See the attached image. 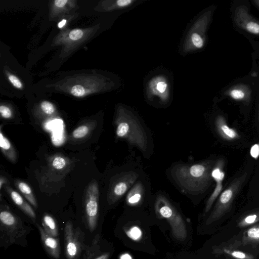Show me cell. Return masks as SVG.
<instances>
[{
	"label": "cell",
	"instance_id": "52a82bcc",
	"mask_svg": "<svg viewBox=\"0 0 259 259\" xmlns=\"http://www.w3.org/2000/svg\"><path fill=\"white\" fill-rule=\"evenodd\" d=\"M84 207L88 227L91 231L97 226L99 208V188L96 181L91 182L87 186L85 193Z\"/></svg>",
	"mask_w": 259,
	"mask_h": 259
},
{
	"label": "cell",
	"instance_id": "e0dca14e",
	"mask_svg": "<svg viewBox=\"0 0 259 259\" xmlns=\"http://www.w3.org/2000/svg\"><path fill=\"white\" fill-rule=\"evenodd\" d=\"M212 253L215 255H224L233 259H255L252 254L237 249L230 248L221 244L212 247Z\"/></svg>",
	"mask_w": 259,
	"mask_h": 259
},
{
	"label": "cell",
	"instance_id": "4fadbf2b",
	"mask_svg": "<svg viewBox=\"0 0 259 259\" xmlns=\"http://www.w3.org/2000/svg\"><path fill=\"white\" fill-rule=\"evenodd\" d=\"M215 126L218 134L225 140L234 141L240 138L237 131L228 126L226 119L221 115L216 117Z\"/></svg>",
	"mask_w": 259,
	"mask_h": 259
},
{
	"label": "cell",
	"instance_id": "5b68a950",
	"mask_svg": "<svg viewBox=\"0 0 259 259\" xmlns=\"http://www.w3.org/2000/svg\"><path fill=\"white\" fill-rule=\"evenodd\" d=\"M155 209L159 218L164 219L168 222L175 239L181 241L186 239L188 233L186 223L167 198L162 195H158L155 202Z\"/></svg>",
	"mask_w": 259,
	"mask_h": 259
},
{
	"label": "cell",
	"instance_id": "e575fe53",
	"mask_svg": "<svg viewBox=\"0 0 259 259\" xmlns=\"http://www.w3.org/2000/svg\"><path fill=\"white\" fill-rule=\"evenodd\" d=\"M66 22V19L62 20L61 22H60L58 23V27L60 28L63 27L65 25Z\"/></svg>",
	"mask_w": 259,
	"mask_h": 259
},
{
	"label": "cell",
	"instance_id": "3957f363",
	"mask_svg": "<svg viewBox=\"0 0 259 259\" xmlns=\"http://www.w3.org/2000/svg\"><path fill=\"white\" fill-rule=\"evenodd\" d=\"M212 9L200 14L190 25L183 42L181 44V53L185 55L200 50L204 47L206 32L212 16Z\"/></svg>",
	"mask_w": 259,
	"mask_h": 259
},
{
	"label": "cell",
	"instance_id": "836d02e7",
	"mask_svg": "<svg viewBox=\"0 0 259 259\" xmlns=\"http://www.w3.org/2000/svg\"><path fill=\"white\" fill-rule=\"evenodd\" d=\"M109 255V253L107 252L102 254L101 255L98 256L95 259H108Z\"/></svg>",
	"mask_w": 259,
	"mask_h": 259
},
{
	"label": "cell",
	"instance_id": "ac0fdd59",
	"mask_svg": "<svg viewBox=\"0 0 259 259\" xmlns=\"http://www.w3.org/2000/svg\"><path fill=\"white\" fill-rule=\"evenodd\" d=\"M6 190L15 204L28 216L34 220L36 215L33 209L23 197L18 192L8 186H6Z\"/></svg>",
	"mask_w": 259,
	"mask_h": 259
},
{
	"label": "cell",
	"instance_id": "484cf974",
	"mask_svg": "<svg viewBox=\"0 0 259 259\" xmlns=\"http://www.w3.org/2000/svg\"><path fill=\"white\" fill-rule=\"evenodd\" d=\"M40 108L42 111L47 115H51L55 112L54 105L51 103L47 101L41 103Z\"/></svg>",
	"mask_w": 259,
	"mask_h": 259
},
{
	"label": "cell",
	"instance_id": "1f68e13d",
	"mask_svg": "<svg viewBox=\"0 0 259 259\" xmlns=\"http://www.w3.org/2000/svg\"><path fill=\"white\" fill-rule=\"evenodd\" d=\"M67 2V0H56L55 5L58 7H62L65 6Z\"/></svg>",
	"mask_w": 259,
	"mask_h": 259
},
{
	"label": "cell",
	"instance_id": "d6986e66",
	"mask_svg": "<svg viewBox=\"0 0 259 259\" xmlns=\"http://www.w3.org/2000/svg\"><path fill=\"white\" fill-rule=\"evenodd\" d=\"M144 186L141 182L135 184L128 191L126 201L128 205H136L140 202L144 196Z\"/></svg>",
	"mask_w": 259,
	"mask_h": 259
},
{
	"label": "cell",
	"instance_id": "7a4b0ae2",
	"mask_svg": "<svg viewBox=\"0 0 259 259\" xmlns=\"http://www.w3.org/2000/svg\"><path fill=\"white\" fill-rule=\"evenodd\" d=\"M116 135L138 147L143 152L148 149V136L140 120L127 106H120L115 121Z\"/></svg>",
	"mask_w": 259,
	"mask_h": 259
},
{
	"label": "cell",
	"instance_id": "6da1fadb",
	"mask_svg": "<svg viewBox=\"0 0 259 259\" xmlns=\"http://www.w3.org/2000/svg\"><path fill=\"white\" fill-rule=\"evenodd\" d=\"M214 163L210 160L192 164H178L171 169V177L185 192L201 194L211 184V171Z\"/></svg>",
	"mask_w": 259,
	"mask_h": 259
},
{
	"label": "cell",
	"instance_id": "9c48e42d",
	"mask_svg": "<svg viewBox=\"0 0 259 259\" xmlns=\"http://www.w3.org/2000/svg\"><path fill=\"white\" fill-rule=\"evenodd\" d=\"M139 175L134 171L126 172L119 177L109 189L107 197L109 203L114 204L123 196L134 185Z\"/></svg>",
	"mask_w": 259,
	"mask_h": 259
},
{
	"label": "cell",
	"instance_id": "4dcf8cb0",
	"mask_svg": "<svg viewBox=\"0 0 259 259\" xmlns=\"http://www.w3.org/2000/svg\"><path fill=\"white\" fill-rule=\"evenodd\" d=\"M250 154L254 159H257L259 156V143L254 144L250 148Z\"/></svg>",
	"mask_w": 259,
	"mask_h": 259
},
{
	"label": "cell",
	"instance_id": "f546056e",
	"mask_svg": "<svg viewBox=\"0 0 259 259\" xmlns=\"http://www.w3.org/2000/svg\"><path fill=\"white\" fill-rule=\"evenodd\" d=\"M8 78L11 83L16 88L21 89L22 87L21 82L16 76L10 75Z\"/></svg>",
	"mask_w": 259,
	"mask_h": 259
},
{
	"label": "cell",
	"instance_id": "cb8c5ba5",
	"mask_svg": "<svg viewBox=\"0 0 259 259\" xmlns=\"http://www.w3.org/2000/svg\"><path fill=\"white\" fill-rule=\"evenodd\" d=\"M91 126L87 124L79 125L72 132L71 137L76 140H79L87 136L91 131Z\"/></svg>",
	"mask_w": 259,
	"mask_h": 259
},
{
	"label": "cell",
	"instance_id": "83f0119b",
	"mask_svg": "<svg viewBox=\"0 0 259 259\" xmlns=\"http://www.w3.org/2000/svg\"><path fill=\"white\" fill-rule=\"evenodd\" d=\"M0 113L1 116L5 119L10 118L12 116V112L11 109L5 105H1Z\"/></svg>",
	"mask_w": 259,
	"mask_h": 259
},
{
	"label": "cell",
	"instance_id": "8fae6325",
	"mask_svg": "<svg viewBox=\"0 0 259 259\" xmlns=\"http://www.w3.org/2000/svg\"><path fill=\"white\" fill-rule=\"evenodd\" d=\"M244 6L237 7L235 10L234 22L240 28L259 36V21L251 16Z\"/></svg>",
	"mask_w": 259,
	"mask_h": 259
},
{
	"label": "cell",
	"instance_id": "7c38bea8",
	"mask_svg": "<svg viewBox=\"0 0 259 259\" xmlns=\"http://www.w3.org/2000/svg\"><path fill=\"white\" fill-rule=\"evenodd\" d=\"M65 239V248L66 256L68 259H73L77 255L79 243L74 234L72 225L68 222L64 230Z\"/></svg>",
	"mask_w": 259,
	"mask_h": 259
},
{
	"label": "cell",
	"instance_id": "277c9868",
	"mask_svg": "<svg viewBox=\"0 0 259 259\" xmlns=\"http://www.w3.org/2000/svg\"><path fill=\"white\" fill-rule=\"evenodd\" d=\"M145 89L148 100L167 104L172 96L171 77L163 70L155 71L147 77Z\"/></svg>",
	"mask_w": 259,
	"mask_h": 259
},
{
	"label": "cell",
	"instance_id": "d590c367",
	"mask_svg": "<svg viewBox=\"0 0 259 259\" xmlns=\"http://www.w3.org/2000/svg\"><path fill=\"white\" fill-rule=\"evenodd\" d=\"M253 2L259 8V0L253 1Z\"/></svg>",
	"mask_w": 259,
	"mask_h": 259
},
{
	"label": "cell",
	"instance_id": "7402d4cb",
	"mask_svg": "<svg viewBox=\"0 0 259 259\" xmlns=\"http://www.w3.org/2000/svg\"><path fill=\"white\" fill-rule=\"evenodd\" d=\"M15 185L27 201L35 208L37 207V201L28 184L22 181L15 182Z\"/></svg>",
	"mask_w": 259,
	"mask_h": 259
},
{
	"label": "cell",
	"instance_id": "d6a6232c",
	"mask_svg": "<svg viewBox=\"0 0 259 259\" xmlns=\"http://www.w3.org/2000/svg\"><path fill=\"white\" fill-rule=\"evenodd\" d=\"M8 183H9V181H8L7 179L6 178L1 176L0 178V189H2V186L3 184Z\"/></svg>",
	"mask_w": 259,
	"mask_h": 259
},
{
	"label": "cell",
	"instance_id": "8992f818",
	"mask_svg": "<svg viewBox=\"0 0 259 259\" xmlns=\"http://www.w3.org/2000/svg\"><path fill=\"white\" fill-rule=\"evenodd\" d=\"M246 177L247 174L244 173L236 178L221 192L212 210L206 220V225H210L220 220L231 210L233 201Z\"/></svg>",
	"mask_w": 259,
	"mask_h": 259
},
{
	"label": "cell",
	"instance_id": "2e32d148",
	"mask_svg": "<svg viewBox=\"0 0 259 259\" xmlns=\"http://www.w3.org/2000/svg\"><path fill=\"white\" fill-rule=\"evenodd\" d=\"M37 225L40 232L42 242L46 250L50 255L55 258H59L60 257V248L58 240L47 233L39 225Z\"/></svg>",
	"mask_w": 259,
	"mask_h": 259
},
{
	"label": "cell",
	"instance_id": "603a6c76",
	"mask_svg": "<svg viewBox=\"0 0 259 259\" xmlns=\"http://www.w3.org/2000/svg\"><path fill=\"white\" fill-rule=\"evenodd\" d=\"M44 230L49 235L56 237L58 235V229L54 219L49 214H45L42 219Z\"/></svg>",
	"mask_w": 259,
	"mask_h": 259
},
{
	"label": "cell",
	"instance_id": "ffe728a7",
	"mask_svg": "<svg viewBox=\"0 0 259 259\" xmlns=\"http://www.w3.org/2000/svg\"><path fill=\"white\" fill-rule=\"evenodd\" d=\"M259 222V209H255L241 216L237 221L239 228H248Z\"/></svg>",
	"mask_w": 259,
	"mask_h": 259
},
{
	"label": "cell",
	"instance_id": "ba28073f",
	"mask_svg": "<svg viewBox=\"0 0 259 259\" xmlns=\"http://www.w3.org/2000/svg\"><path fill=\"white\" fill-rule=\"evenodd\" d=\"M221 245L233 249L242 246H251L253 249L259 250V224L248 227L243 232Z\"/></svg>",
	"mask_w": 259,
	"mask_h": 259
},
{
	"label": "cell",
	"instance_id": "30bf717a",
	"mask_svg": "<svg viewBox=\"0 0 259 259\" xmlns=\"http://www.w3.org/2000/svg\"><path fill=\"white\" fill-rule=\"evenodd\" d=\"M225 162L224 159L220 158L214 163L211 171V177L215 180L216 185L213 192L208 199L204 208V213H207L211 209L214 202L220 195L223 190V181L225 173L224 166Z\"/></svg>",
	"mask_w": 259,
	"mask_h": 259
},
{
	"label": "cell",
	"instance_id": "f1b7e54d",
	"mask_svg": "<svg viewBox=\"0 0 259 259\" xmlns=\"http://www.w3.org/2000/svg\"><path fill=\"white\" fill-rule=\"evenodd\" d=\"M83 32L81 29H75L71 30L69 34V37L71 40H76L82 37Z\"/></svg>",
	"mask_w": 259,
	"mask_h": 259
},
{
	"label": "cell",
	"instance_id": "5bb4252c",
	"mask_svg": "<svg viewBox=\"0 0 259 259\" xmlns=\"http://www.w3.org/2000/svg\"><path fill=\"white\" fill-rule=\"evenodd\" d=\"M225 94L234 100L248 103L251 100V90L246 84H238L230 88Z\"/></svg>",
	"mask_w": 259,
	"mask_h": 259
},
{
	"label": "cell",
	"instance_id": "8d00e7d4",
	"mask_svg": "<svg viewBox=\"0 0 259 259\" xmlns=\"http://www.w3.org/2000/svg\"><path fill=\"white\" fill-rule=\"evenodd\" d=\"M258 121H259V106H258Z\"/></svg>",
	"mask_w": 259,
	"mask_h": 259
},
{
	"label": "cell",
	"instance_id": "4316f807",
	"mask_svg": "<svg viewBox=\"0 0 259 259\" xmlns=\"http://www.w3.org/2000/svg\"><path fill=\"white\" fill-rule=\"evenodd\" d=\"M84 88L80 85H75L73 86L71 90L72 95L75 97H82L85 94Z\"/></svg>",
	"mask_w": 259,
	"mask_h": 259
},
{
	"label": "cell",
	"instance_id": "44dd1931",
	"mask_svg": "<svg viewBox=\"0 0 259 259\" xmlns=\"http://www.w3.org/2000/svg\"><path fill=\"white\" fill-rule=\"evenodd\" d=\"M0 147L5 157L11 162H15L17 160V153L13 145L9 140L0 130Z\"/></svg>",
	"mask_w": 259,
	"mask_h": 259
},
{
	"label": "cell",
	"instance_id": "d4e9b609",
	"mask_svg": "<svg viewBox=\"0 0 259 259\" xmlns=\"http://www.w3.org/2000/svg\"><path fill=\"white\" fill-rule=\"evenodd\" d=\"M66 160L62 156H56L52 161V165L56 169H61L66 165Z\"/></svg>",
	"mask_w": 259,
	"mask_h": 259
},
{
	"label": "cell",
	"instance_id": "9a60e30c",
	"mask_svg": "<svg viewBox=\"0 0 259 259\" xmlns=\"http://www.w3.org/2000/svg\"><path fill=\"white\" fill-rule=\"evenodd\" d=\"M0 221L2 227L8 234L18 235L20 230V223L18 219L10 211L2 210L0 213Z\"/></svg>",
	"mask_w": 259,
	"mask_h": 259
}]
</instances>
